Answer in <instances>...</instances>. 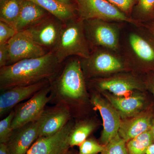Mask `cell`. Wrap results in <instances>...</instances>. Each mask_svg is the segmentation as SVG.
Returning a JSON list of instances; mask_svg holds the SVG:
<instances>
[{
    "label": "cell",
    "mask_w": 154,
    "mask_h": 154,
    "mask_svg": "<svg viewBox=\"0 0 154 154\" xmlns=\"http://www.w3.org/2000/svg\"><path fill=\"white\" fill-rule=\"evenodd\" d=\"M63 63L53 51L35 58L28 59L0 68V90L27 86L55 78Z\"/></svg>",
    "instance_id": "6da1fadb"
},
{
    "label": "cell",
    "mask_w": 154,
    "mask_h": 154,
    "mask_svg": "<svg viewBox=\"0 0 154 154\" xmlns=\"http://www.w3.org/2000/svg\"><path fill=\"white\" fill-rule=\"evenodd\" d=\"M50 86L49 103L67 107L72 117L75 107L88 101L86 79L79 57H72L65 61Z\"/></svg>",
    "instance_id": "7a4b0ae2"
},
{
    "label": "cell",
    "mask_w": 154,
    "mask_h": 154,
    "mask_svg": "<svg viewBox=\"0 0 154 154\" xmlns=\"http://www.w3.org/2000/svg\"><path fill=\"white\" fill-rule=\"evenodd\" d=\"M129 27L126 30L123 28L122 31L120 53L130 66L154 69L153 34L145 25L138 26L129 24Z\"/></svg>",
    "instance_id": "3957f363"
},
{
    "label": "cell",
    "mask_w": 154,
    "mask_h": 154,
    "mask_svg": "<svg viewBox=\"0 0 154 154\" xmlns=\"http://www.w3.org/2000/svg\"><path fill=\"white\" fill-rule=\"evenodd\" d=\"M53 52L61 63L70 57H89L91 49L86 37L84 20L77 17L63 22L58 42Z\"/></svg>",
    "instance_id": "277c9868"
},
{
    "label": "cell",
    "mask_w": 154,
    "mask_h": 154,
    "mask_svg": "<svg viewBox=\"0 0 154 154\" xmlns=\"http://www.w3.org/2000/svg\"><path fill=\"white\" fill-rule=\"evenodd\" d=\"M80 59L86 80L123 72L130 67L121 53L102 48L91 50L89 57Z\"/></svg>",
    "instance_id": "5b68a950"
},
{
    "label": "cell",
    "mask_w": 154,
    "mask_h": 154,
    "mask_svg": "<svg viewBox=\"0 0 154 154\" xmlns=\"http://www.w3.org/2000/svg\"><path fill=\"white\" fill-rule=\"evenodd\" d=\"M84 24L90 49L102 48L120 52L121 33L125 23L90 19L84 20Z\"/></svg>",
    "instance_id": "8992f818"
},
{
    "label": "cell",
    "mask_w": 154,
    "mask_h": 154,
    "mask_svg": "<svg viewBox=\"0 0 154 154\" xmlns=\"http://www.w3.org/2000/svg\"><path fill=\"white\" fill-rule=\"evenodd\" d=\"M78 17L83 20L99 19L110 22L145 25L127 16L106 0H75Z\"/></svg>",
    "instance_id": "52a82bcc"
},
{
    "label": "cell",
    "mask_w": 154,
    "mask_h": 154,
    "mask_svg": "<svg viewBox=\"0 0 154 154\" xmlns=\"http://www.w3.org/2000/svg\"><path fill=\"white\" fill-rule=\"evenodd\" d=\"M50 90L49 84L27 101L20 103L15 107L12 122L13 130L38 120L46 105L50 102Z\"/></svg>",
    "instance_id": "ba28073f"
},
{
    "label": "cell",
    "mask_w": 154,
    "mask_h": 154,
    "mask_svg": "<svg viewBox=\"0 0 154 154\" xmlns=\"http://www.w3.org/2000/svg\"><path fill=\"white\" fill-rule=\"evenodd\" d=\"M8 47L7 66L23 60L40 57L48 52L33 40L27 30L17 32L8 42Z\"/></svg>",
    "instance_id": "9c48e42d"
},
{
    "label": "cell",
    "mask_w": 154,
    "mask_h": 154,
    "mask_svg": "<svg viewBox=\"0 0 154 154\" xmlns=\"http://www.w3.org/2000/svg\"><path fill=\"white\" fill-rule=\"evenodd\" d=\"M63 22L51 14L27 29L33 40L48 52L55 49Z\"/></svg>",
    "instance_id": "30bf717a"
},
{
    "label": "cell",
    "mask_w": 154,
    "mask_h": 154,
    "mask_svg": "<svg viewBox=\"0 0 154 154\" xmlns=\"http://www.w3.org/2000/svg\"><path fill=\"white\" fill-rule=\"evenodd\" d=\"M74 124L71 119L55 134L38 137L27 154H66L71 148L69 135Z\"/></svg>",
    "instance_id": "8fae6325"
},
{
    "label": "cell",
    "mask_w": 154,
    "mask_h": 154,
    "mask_svg": "<svg viewBox=\"0 0 154 154\" xmlns=\"http://www.w3.org/2000/svg\"><path fill=\"white\" fill-rule=\"evenodd\" d=\"M91 85L97 90L107 91L117 96H127L131 92L143 89L144 85L136 77L122 75L104 79L88 80Z\"/></svg>",
    "instance_id": "7c38bea8"
},
{
    "label": "cell",
    "mask_w": 154,
    "mask_h": 154,
    "mask_svg": "<svg viewBox=\"0 0 154 154\" xmlns=\"http://www.w3.org/2000/svg\"><path fill=\"white\" fill-rule=\"evenodd\" d=\"M91 105L98 110L103 119V129L100 137L101 144L106 145L118 133L121 123V116L110 103L102 99L100 95L93 94L90 98Z\"/></svg>",
    "instance_id": "4fadbf2b"
},
{
    "label": "cell",
    "mask_w": 154,
    "mask_h": 154,
    "mask_svg": "<svg viewBox=\"0 0 154 154\" xmlns=\"http://www.w3.org/2000/svg\"><path fill=\"white\" fill-rule=\"evenodd\" d=\"M70 111L67 107L60 105L45 107L37 120L39 137L55 134L72 119Z\"/></svg>",
    "instance_id": "5bb4252c"
},
{
    "label": "cell",
    "mask_w": 154,
    "mask_h": 154,
    "mask_svg": "<svg viewBox=\"0 0 154 154\" xmlns=\"http://www.w3.org/2000/svg\"><path fill=\"white\" fill-rule=\"evenodd\" d=\"M50 84L48 80L27 86H17L1 91L0 117L10 113L22 101L29 99L38 91Z\"/></svg>",
    "instance_id": "9a60e30c"
},
{
    "label": "cell",
    "mask_w": 154,
    "mask_h": 154,
    "mask_svg": "<svg viewBox=\"0 0 154 154\" xmlns=\"http://www.w3.org/2000/svg\"><path fill=\"white\" fill-rule=\"evenodd\" d=\"M39 137L38 121L25 125L14 131L6 144L10 154H27Z\"/></svg>",
    "instance_id": "2e32d148"
},
{
    "label": "cell",
    "mask_w": 154,
    "mask_h": 154,
    "mask_svg": "<svg viewBox=\"0 0 154 154\" xmlns=\"http://www.w3.org/2000/svg\"><path fill=\"white\" fill-rule=\"evenodd\" d=\"M129 119L121 121L118 134L126 142L150 130L152 116L149 112L138 113Z\"/></svg>",
    "instance_id": "e0dca14e"
},
{
    "label": "cell",
    "mask_w": 154,
    "mask_h": 154,
    "mask_svg": "<svg viewBox=\"0 0 154 154\" xmlns=\"http://www.w3.org/2000/svg\"><path fill=\"white\" fill-rule=\"evenodd\" d=\"M103 94L122 118L131 117L137 115L145 104L144 98L140 94L123 97L108 93H104Z\"/></svg>",
    "instance_id": "ac0fdd59"
},
{
    "label": "cell",
    "mask_w": 154,
    "mask_h": 154,
    "mask_svg": "<svg viewBox=\"0 0 154 154\" xmlns=\"http://www.w3.org/2000/svg\"><path fill=\"white\" fill-rule=\"evenodd\" d=\"M50 14L33 2L24 0L14 28L17 32L26 30Z\"/></svg>",
    "instance_id": "d6986e66"
},
{
    "label": "cell",
    "mask_w": 154,
    "mask_h": 154,
    "mask_svg": "<svg viewBox=\"0 0 154 154\" xmlns=\"http://www.w3.org/2000/svg\"><path fill=\"white\" fill-rule=\"evenodd\" d=\"M40 6L48 13L64 22L78 17L76 10L57 0H29Z\"/></svg>",
    "instance_id": "ffe728a7"
},
{
    "label": "cell",
    "mask_w": 154,
    "mask_h": 154,
    "mask_svg": "<svg viewBox=\"0 0 154 154\" xmlns=\"http://www.w3.org/2000/svg\"><path fill=\"white\" fill-rule=\"evenodd\" d=\"M24 0H2L0 1V21L14 28L21 12Z\"/></svg>",
    "instance_id": "44dd1931"
},
{
    "label": "cell",
    "mask_w": 154,
    "mask_h": 154,
    "mask_svg": "<svg viewBox=\"0 0 154 154\" xmlns=\"http://www.w3.org/2000/svg\"><path fill=\"white\" fill-rule=\"evenodd\" d=\"M96 125L92 120H84L74 124L69 135L71 147L79 146L95 129Z\"/></svg>",
    "instance_id": "7402d4cb"
},
{
    "label": "cell",
    "mask_w": 154,
    "mask_h": 154,
    "mask_svg": "<svg viewBox=\"0 0 154 154\" xmlns=\"http://www.w3.org/2000/svg\"><path fill=\"white\" fill-rule=\"evenodd\" d=\"M131 17L144 24L152 21L154 19V0H139Z\"/></svg>",
    "instance_id": "603a6c76"
},
{
    "label": "cell",
    "mask_w": 154,
    "mask_h": 154,
    "mask_svg": "<svg viewBox=\"0 0 154 154\" xmlns=\"http://www.w3.org/2000/svg\"><path fill=\"white\" fill-rule=\"evenodd\" d=\"M128 154H146L149 146L154 143L150 130L128 142Z\"/></svg>",
    "instance_id": "cb8c5ba5"
},
{
    "label": "cell",
    "mask_w": 154,
    "mask_h": 154,
    "mask_svg": "<svg viewBox=\"0 0 154 154\" xmlns=\"http://www.w3.org/2000/svg\"><path fill=\"white\" fill-rule=\"evenodd\" d=\"M100 154H128L126 142L117 134L104 146Z\"/></svg>",
    "instance_id": "d4e9b609"
},
{
    "label": "cell",
    "mask_w": 154,
    "mask_h": 154,
    "mask_svg": "<svg viewBox=\"0 0 154 154\" xmlns=\"http://www.w3.org/2000/svg\"><path fill=\"white\" fill-rule=\"evenodd\" d=\"M14 115V110H12L8 116L0 122V143H8L14 133L12 122Z\"/></svg>",
    "instance_id": "484cf974"
},
{
    "label": "cell",
    "mask_w": 154,
    "mask_h": 154,
    "mask_svg": "<svg viewBox=\"0 0 154 154\" xmlns=\"http://www.w3.org/2000/svg\"><path fill=\"white\" fill-rule=\"evenodd\" d=\"M79 154H97L102 152L104 146L93 138H88L79 146Z\"/></svg>",
    "instance_id": "4316f807"
},
{
    "label": "cell",
    "mask_w": 154,
    "mask_h": 154,
    "mask_svg": "<svg viewBox=\"0 0 154 154\" xmlns=\"http://www.w3.org/2000/svg\"><path fill=\"white\" fill-rule=\"evenodd\" d=\"M127 16L131 18V14L139 0H106Z\"/></svg>",
    "instance_id": "83f0119b"
},
{
    "label": "cell",
    "mask_w": 154,
    "mask_h": 154,
    "mask_svg": "<svg viewBox=\"0 0 154 154\" xmlns=\"http://www.w3.org/2000/svg\"><path fill=\"white\" fill-rule=\"evenodd\" d=\"M17 32L13 26L0 21V45L8 43Z\"/></svg>",
    "instance_id": "f1b7e54d"
},
{
    "label": "cell",
    "mask_w": 154,
    "mask_h": 154,
    "mask_svg": "<svg viewBox=\"0 0 154 154\" xmlns=\"http://www.w3.org/2000/svg\"><path fill=\"white\" fill-rule=\"evenodd\" d=\"M8 59V43L0 45V68L7 65Z\"/></svg>",
    "instance_id": "f546056e"
},
{
    "label": "cell",
    "mask_w": 154,
    "mask_h": 154,
    "mask_svg": "<svg viewBox=\"0 0 154 154\" xmlns=\"http://www.w3.org/2000/svg\"><path fill=\"white\" fill-rule=\"evenodd\" d=\"M145 85L151 92L154 97V73L152 74L147 79Z\"/></svg>",
    "instance_id": "4dcf8cb0"
},
{
    "label": "cell",
    "mask_w": 154,
    "mask_h": 154,
    "mask_svg": "<svg viewBox=\"0 0 154 154\" xmlns=\"http://www.w3.org/2000/svg\"><path fill=\"white\" fill-rule=\"evenodd\" d=\"M57 1L65 5L68 6L76 10L75 0H57Z\"/></svg>",
    "instance_id": "1f68e13d"
},
{
    "label": "cell",
    "mask_w": 154,
    "mask_h": 154,
    "mask_svg": "<svg viewBox=\"0 0 154 154\" xmlns=\"http://www.w3.org/2000/svg\"><path fill=\"white\" fill-rule=\"evenodd\" d=\"M0 154H10L6 144L0 143Z\"/></svg>",
    "instance_id": "d6a6232c"
},
{
    "label": "cell",
    "mask_w": 154,
    "mask_h": 154,
    "mask_svg": "<svg viewBox=\"0 0 154 154\" xmlns=\"http://www.w3.org/2000/svg\"><path fill=\"white\" fill-rule=\"evenodd\" d=\"M145 25L146 27L148 28L149 30L152 32L154 36V19L152 22L145 24Z\"/></svg>",
    "instance_id": "836d02e7"
},
{
    "label": "cell",
    "mask_w": 154,
    "mask_h": 154,
    "mask_svg": "<svg viewBox=\"0 0 154 154\" xmlns=\"http://www.w3.org/2000/svg\"><path fill=\"white\" fill-rule=\"evenodd\" d=\"M146 154H154V143L151 144L148 148Z\"/></svg>",
    "instance_id": "e575fe53"
},
{
    "label": "cell",
    "mask_w": 154,
    "mask_h": 154,
    "mask_svg": "<svg viewBox=\"0 0 154 154\" xmlns=\"http://www.w3.org/2000/svg\"><path fill=\"white\" fill-rule=\"evenodd\" d=\"M150 131L151 132L153 140L154 143V119H153L152 121L151 127L150 128Z\"/></svg>",
    "instance_id": "d590c367"
},
{
    "label": "cell",
    "mask_w": 154,
    "mask_h": 154,
    "mask_svg": "<svg viewBox=\"0 0 154 154\" xmlns=\"http://www.w3.org/2000/svg\"><path fill=\"white\" fill-rule=\"evenodd\" d=\"M66 154H79V152L78 153H76V152H74V151H70V150H69L68 152H67V153Z\"/></svg>",
    "instance_id": "8d00e7d4"
},
{
    "label": "cell",
    "mask_w": 154,
    "mask_h": 154,
    "mask_svg": "<svg viewBox=\"0 0 154 154\" xmlns=\"http://www.w3.org/2000/svg\"><path fill=\"white\" fill-rule=\"evenodd\" d=\"M2 1V0H0V1Z\"/></svg>",
    "instance_id": "74e56055"
}]
</instances>
